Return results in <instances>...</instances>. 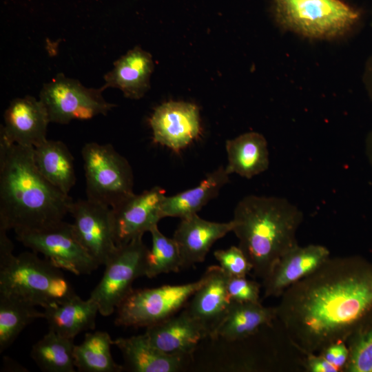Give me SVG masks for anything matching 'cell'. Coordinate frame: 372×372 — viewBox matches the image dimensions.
<instances>
[{
    "instance_id": "1",
    "label": "cell",
    "mask_w": 372,
    "mask_h": 372,
    "mask_svg": "<svg viewBox=\"0 0 372 372\" xmlns=\"http://www.w3.org/2000/svg\"><path fill=\"white\" fill-rule=\"evenodd\" d=\"M280 297L277 320L290 342L303 355L318 353L347 342L372 313V262L329 257Z\"/></svg>"
},
{
    "instance_id": "2",
    "label": "cell",
    "mask_w": 372,
    "mask_h": 372,
    "mask_svg": "<svg viewBox=\"0 0 372 372\" xmlns=\"http://www.w3.org/2000/svg\"><path fill=\"white\" fill-rule=\"evenodd\" d=\"M33 153L0 138V229L16 235L60 223L73 202L41 175Z\"/></svg>"
},
{
    "instance_id": "11",
    "label": "cell",
    "mask_w": 372,
    "mask_h": 372,
    "mask_svg": "<svg viewBox=\"0 0 372 372\" xmlns=\"http://www.w3.org/2000/svg\"><path fill=\"white\" fill-rule=\"evenodd\" d=\"M69 214L74 218L72 226L78 241L100 266H105L117 249L111 207L79 199L73 200Z\"/></svg>"
},
{
    "instance_id": "14",
    "label": "cell",
    "mask_w": 372,
    "mask_h": 372,
    "mask_svg": "<svg viewBox=\"0 0 372 372\" xmlns=\"http://www.w3.org/2000/svg\"><path fill=\"white\" fill-rule=\"evenodd\" d=\"M3 120L0 138L9 143L35 147L47 139L50 121L39 99L32 96L14 99L4 112Z\"/></svg>"
},
{
    "instance_id": "4",
    "label": "cell",
    "mask_w": 372,
    "mask_h": 372,
    "mask_svg": "<svg viewBox=\"0 0 372 372\" xmlns=\"http://www.w3.org/2000/svg\"><path fill=\"white\" fill-rule=\"evenodd\" d=\"M7 232L0 231V293L43 309L76 294L61 269L45 258L41 259L34 251L14 256V245Z\"/></svg>"
},
{
    "instance_id": "34",
    "label": "cell",
    "mask_w": 372,
    "mask_h": 372,
    "mask_svg": "<svg viewBox=\"0 0 372 372\" xmlns=\"http://www.w3.org/2000/svg\"><path fill=\"white\" fill-rule=\"evenodd\" d=\"M302 369L306 372H339V369L329 363L319 353L304 355Z\"/></svg>"
},
{
    "instance_id": "12",
    "label": "cell",
    "mask_w": 372,
    "mask_h": 372,
    "mask_svg": "<svg viewBox=\"0 0 372 372\" xmlns=\"http://www.w3.org/2000/svg\"><path fill=\"white\" fill-rule=\"evenodd\" d=\"M165 192L154 187L134 194L112 209V223L116 245L132 241L150 230L163 218L162 204Z\"/></svg>"
},
{
    "instance_id": "23",
    "label": "cell",
    "mask_w": 372,
    "mask_h": 372,
    "mask_svg": "<svg viewBox=\"0 0 372 372\" xmlns=\"http://www.w3.org/2000/svg\"><path fill=\"white\" fill-rule=\"evenodd\" d=\"M43 312L49 330L73 340L83 331L94 330L99 313V307L93 300L90 298L84 300L76 294L43 309Z\"/></svg>"
},
{
    "instance_id": "24",
    "label": "cell",
    "mask_w": 372,
    "mask_h": 372,
    "mask_svg": "<svg viewBox=\"0 0 372 372\" xmlns=\"http://www.w3.org/2000/svg\"><path fill=\"white\" fill-rule=\"evenodd\" d=\"M229 176L221 166L208 174L197 186L174 196H165L162 204L163 218L182 219L197 214L218 195L222 187L229 183Z\"/></svg>"
},
{
    "instance_id": "17",
    "label": "cell",
    "mask_w": 372,
    "mask_h": 372,
    "mask_svg": "<svg viewBox=\"0 0 372 372\" xmlns=\"http://www.w3.org/2000/svg\"><path fill=\"white\" fill-rule=\"evenodd\" d=\"M145 333L161 351L187 358H192L202 340L208 337L184 308L172 317L146 327Z\"/></svg>"
},
{
    "instance_id": "32",
    "label": "cell",
    "mask_w": 372,
    "mask_h": 372,
    "mask_svg": "<svg viewBox=\"0 0 372 372\" xmlns=\"http://www.w3.org/2000/svg\"><path fill=\"white\" fill-rule=\"evenodd\" d=\"M261 285L246 277H229L227 289L231 301L239 302H258Z\"/></svg>"
},
{
    "instance_id": "8",
    "label": "cell",
    "mask_w": 372,
    "mask_h": 372,
    "mask_svg": "<svg viewBox=\"0 0 372 372\" xmlns=\"http://www.w3.org/2000/svg\"><path fill=\"white\" fill-rule=\"evenodd\" d=\"M143 237L128 243L117 245V249L105 265L103 275L90 295L103 316L112 314L132 291L134 281L145 276L146 257L149 249Z\"/></svg>"
},
{
    "instance_id": "10",
    "label": "cell",
    "mask_w": 372,
    "mask_h": 372,
    "mask_svg": "<svg viewBox=\"0 0 372 372\" xmlns=\"http://www.w3.org/2000/svg\"><path fill=\"white\" fill-rule=\"evenodd\" d=\"M17 238L55 267L77 276L90 274L100 266L78 241L72 224L64 220L48 229L17 234Z\"/></svg>"
},
{
    "instance_id": "7",
    "label": "cell",
    "mask_w": 372,
    "mask_h": 372,
    "mask_svg": "<svg viewBox=\"0 0 372 372\" xmlns=\"http://www.w3.org/2000/svg\"><path fill=\"white\" fill-rule=\"evenodd\" d=\"M205 278L183 285H167L133 289L116 308L117 326L147 327L162 322L183 309Z\"/></svg>"
},
{
    "instance_id": "22",
    "label": "cell",
    "mask_w": 372,
    "mask_h": 372,
    "mask_svg": "<svg viewBox=\"0 0 372 372\" xmlns=\"http://www.w3.org/2000/svg\"><path fill=\"white\" fill-rule=\"evenodd\" d=\"M225 149L227 165L225 168L229 175L236 174L250 179L269 167L267 141L258 132H249L227 140Z\"/></svg>"
},
{
    "instance_id": "21",
    "label": "cell",
    "mask_w": 372,
    "mask_h": 372,
    "mask_svg": "<svg viewBox=\"0 0 372 372\" xmlns=\"http://www.w3.org/2000/svg\"><path fill=\"white\" fill-rule=\"evenodd\" d=\"M277 320L276 309L258 302L232 301L225 317L218 327L213 339L235 342L249 338Z\"/></svg>"
},
{
    "instance_id": "18",
    "label": "cell",
    "mask_w": 372,
    "mask_h": 372,
    "mask_svg": "<svg viewBox=\"0 0 372 372\" xmlns=\"http://www.w3.org/2000/svg\"><path fill=\"white\" fill-rule=\"evenodd\" d=\"M180 220L173 239L178 246L183 267L203 262L215 242L234 228L232 220L227 223L212 222L197 214Z\"/></svg>"
},
{
    "instance_id": "30",
    "label": "cell",
    "mask_w": 372,
    "mask_h": 372,
    "mask_svg": "<svg viewBox=\"0 0 372 372\" xmlns=\"http://www.w3.org/2000/svg\"><path fill=\"white\" fill-rule=\"evenodd\" d=\"M349 357L344 372H372V313L347 341Z\"/></svg>"
},
{
    "instance_id": "20",
    "label": "cell",
    "mask_w": 372,
    "mask_h": 372,
    "mask_svg": "<svg viewBox=\"0 0 372 372\" xmlns=\"http://www.w3.org/2000/svg\"><path fill=\"white\" fill-rule=\"evenodd\" d=\"M113 344L121 352L124 370L128 371L178 372L191 362V358L169 355L161 351L145 333L116 338Z\"/></svg>"
},
{
    "instance_id": "27",
    "label": "cell",
    "mask_w": 372,
    "mask_h": 372,
    "mask_svg": "<svg viewBox=\"0 0 372 372\" xmlns=\"http://www.w3.org/2000/svg\"><path fill=\"white\" fill-rule=\"evenodd\" d=\"M14 296L0 293V353L8 349L21 331L43 312Z\"/></svg>"
},
{
    "instance_id": "19",
    "label": "cell",
    "mask_w": 372,
    "mask_h": 372,
    "mask_svg": "<svg viewBox=\"0 0 372 372\" xmlns=\"http://www.w3.org/2000/svg\"><path fill=\"white\" fill-rule=\"evenodd\" d=\"M154 68L152 55L136 46L114 62L113 68L104 76L101 87L117 88L126 98L140 99L149 90Z\"/></svg>"
},
{
    "instance_id": "28",
    "label": "cell",
    "mask_w": 372,
    "mask_h": 372,
    "mask_svg": "<svg viewBox=\"0 0 372 372\" xmlns=\"http://www.w3.org/2000/svg\"><path fill=\"white\" fill-rule=\"evenodd\" d=\"M74 340L52 330L32 347L30 356L45 372H74Z\"/></svg>"
},
{
    "instance_id": "3",
    "label": "cell",
    "mask_w": 372,
    "mask_h": 372,
    "mask_svg": "<svg viewBox=\"0 0 372 372\" xmlns=\"http://www.w3.org/2000/svg\"><path fill=\"white\" fill-rule=\"evenodd\" d=\"M303 213L285 198L249 195L234 209L232 231L256 277L264 280L276 261L298 245Z\"/></svg>"
},
{
    "instance_id": "36",
    "label": "cell",
    "mask_w": 372,
    "mask_h": 372,
    "mask_svg": "<svg viewBox=\"0 0 372 372\" xmlns=\"http://www.w3.org/2000/svg\"><path fill=\"white\" fill-rule=\"evenodd\" d=\"M365 152L369 165L372 168V131L369 133L366 138Z\"/></svg>"
},
{
    "instance_id": "15",
    "label": "cell",
    "mask_w": 372,
    "mask_h": 372,
    "mask_svg": "<svg viewBox=\"0 0 372 372\" xmlns=\"http://www.w3.org/2000/svg\"><path fill=\"white\" fill-rule=\"evenodd\" d=\"M203 276V283L184 309L213 339L232 302L227 289L229 276L219 266L209 267Z\"/></svg>"
},
{
    "instance_id": "16",
    "label": "cell",
    "mask_w": 372,
    "mask_h": 372,
    "mask_svg": "<svg viewBox=\"0 0 372 372\" xmlns=\"http://www.w3.org/2000/svg\"><path fill=\"white\" fill-rule=\"evenodd\" d=\"M329 257L330 251L321 245L296 246L276 261L262 280L264 297H280L288 287L314 271Z\"/></svg>"
},
{
    "instance_id": "35",
    "label": "cell",
    "mask_w": 372,
    "mask_h": 372,
    "mask_svg": "<svg viewBox=\"0 0 372 372\" xmlns=\"http://www.w3.org/2000/svg\"><path fill=\"white\" fill-rule=\"evenodd\" d=\"M364 81L369 95L372 100V56L369 59L364 75Z\"/></svg>"
},
{
    "instance_id": "26",
    "label": "cell",
    "mask_w": 372,
    "mask_h": 372,
    "mask_svg": "<svg viewBox=\"0 0 372 372\" xmlns=\"http://www.w3.org/2000/svg\"><path fill=\"white\" fill-rule=\"evenodd\" d=\"M114 344L110 334L96 331L85 333L84 340L74 346V364L81 372H121L123 366L118 364L111 353Z\"/></svg>"
},
{
    "instance_id": "29",
    "label": "cell",
    "mask_w": 372,
    "mask_h": 372,
    "mask_svg": "<svg viewBox=\"0 0 372 372\" xmlns=\"http://www.w3.org/2000/svg\"><path fill=\"white\" fill-rule=\"evenodd\" d=\"M149 232L152 244L146 257L145 276L152 278L162 273L178 271L183 267L182 260L173 238L163 234L158 225Z\"/></svg>"
},
{
    "instance_id": "13",
    "label": "cell",
    "mask_w": 372,
    "mask_h": 372,
    "mask_svg": "<svg viewBox=\"0 0 372 372\" xmlns=\"http://www.w3.org/2000/svg\"><path fill=\"white\" fill-rule=\"evenodd\" d=\"M149 125L155 143L178 153L200 133L199 109L188 102L163 103L154 110Z\"/></svg>"
},
{
    "instance_id": "25",
    "label": "cell",
    "mask_w": 372,
    "mask_h": 372,
    "mask_svg": "<svg viewBox=\"0 0 372 372\" xmlns=\"http://www.w3.org/2000/svg\"><path fill=\"white\" fill-rule=\"evenodd\" d=\"M34 161L41 175L55 187L69 195L76 183L74 158L66 145L46 139L34 147Z\"/></svg>"
},
{
    "instance_id": "31",
    "label": "cell",
    "mask_w": 372,
    "mask_h": 372,
    "mask_svg": "<svg viewBox=\"0 0 372 372\" xmlns=\"http://www.w3.org/2000/svg\"><path fill=\"white\" fill-rule=\"evenodd\" d=\"M214 255L219 267L229 277H246L253 270L251 262L238 246L216 250Z\"/></svg>"
},
{
    "instance_id": "6",
    "label": "cell",
    "mask_w": 372,
    "mask_h": 372,
    "mask_svg": "<svg viewBox=\"0 0 372 372\" xmlns=\"http://www.w3.org/2000/svg\"><path fill=\"white\" fill-rule=\"evenodd\" d=\"M81 154L86 198L112 208L134 194L131 165L112 145L87 143Z\"/></svg>"
},
{
    "instance_id": "33",
    "label": "cell",
    "mask_w": 372,
    "mask_h": 372,
    "mask_svg": "<svg viewBox=\"0 0 372 372\" xmlns=\"http://www.w3.org/2000/svg\"><path fill=\"white\" fill-rule=\"evenodd\" d=\"M318 353L339 369L340 371H344L349 357V350L345 342L331 343Z\"/></svg>"
},
{
    "instance_id": "9",
    "label": "cell",
    "mask_w": 372,
    "mask_h": 372,
    "mask_svg": "<svg viewBox=\"0 0 372 372\" xmlns=\"http://www.w3.org/2000/svg\"><path fill=\"white\" fill-rule=\"evenodd\" d=\"M103 91L101 87H86L77 79L59 73L43 85L39 100L50 122L65 125L72 120H89L106 115L116 105L104 99Z\"/></svg>"
},
{
    "instance_id": "5",
    "label": "cell",
    "mask_w": 372,
    "mask_h": 372,
    "mask_svg": "<svg viewBox=\"0 0 372 372\" xmlns=\"http://www.w3.org/2000/svg\"><path fill=\"white\" fill-rule=\"evenodd\" d=\"M271 8L282 26L316 39L343 34L362 18L360 10L342 0H271Z\"/></svg>"
},
{
    "instance_id": "37",
    "label": "cell",
    "mask_w": 372,
    "mask_h": 372,
    "mask_svg": "<svg viewBox=\"0 0 372 372\" xmlns=\"http://www.w3.org/2000/svg\"><path fill=\"white\" fill-rule=\"evenodd\" d=\"M3 365H9L11 367L8 371H25V369L22 366L15 362L14 360L10 359L9 358H4L3 359Z\"/></svg>"
}]
</instances>
